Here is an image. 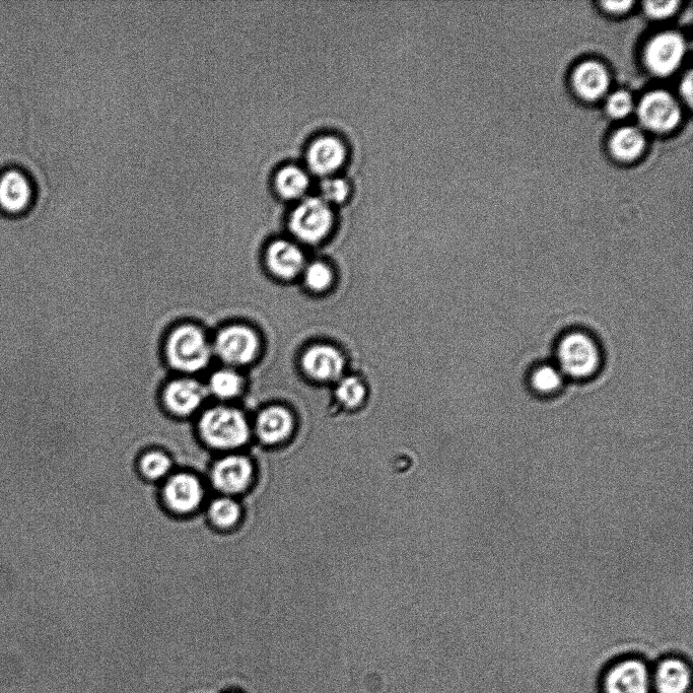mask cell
Here are the masks:
<instances>
[{"label": "cell", "mask_w": 693, "mask_h": 693, "mask_svg": "<svg viewBox=\"0 0 693 693\" xmlns=\"http://www.w3.org/2000/svg\"><path fill=\"white\" fill-rule=\"evenodd\" d=\"M173 467L171 458L161 451H151L140 460L141 472L150 480L166 477Z\"/></svg>", "instance_id": "cell-23"}, {"label": "cell", "mask_w": 693, "mask_h": 693, "mask_svg": "<svg viewBox=\"0 0 693 693\" xmlns=\"http://www.w3.org/2000/svg\"><path fill=\"white\" fill-rule=\"evenodd\" d=\"M601 4L606 11L619 14L629 11L634 2L632 0H621V2H602Z\"/></svg>", "instance_id": "cell-30"}, {"label": "cell", "mask_w": 693, "mask_h": 693, "mask_svg": "<svg viewBox=\"0 0 693 693\" xmlns=\"http://www.w3.org/2000/svg\"><path fill=\"white\" fill-rule=\"evenodd\" d=\"M346 155V148L338 137L323 135L308 148L306 162L313 174L327 178L342 168Z\"/></svg>", "instance_id": "cell-12"}, {"label": "cell", "mask_w": 693, "mask_h": 693, "mask_svg": "<svg viewBox=\"0 0 693 693\" xmlns=\"http://www.w3.org/2000/svg\"><path fill=\"white\" fill-rule=\"evenodd\" d=\"M558 360L563 375L575 379L592 376L600 364V354L594 340L584 333L565 336L559 344Z\"/></svg>", "instance_id": "cell-5"}, {"label": "cell", "mask_w": 693, "mask_h": 693, "mask_svg": "<svg viewBox=\"0 0 693 693\" xmlns=\"http://www.w3.org/2000/svg\"><path fill=\"white\" fill-rule=\"evenodd\" d=\"M302 365L306 374L312 379L330 382L341 376L344 359L332 346L315 345L304 354Z\"/></svg>", "instance_id": "cell-14"}, {"label": "cell", "mask_w": 693, "mask_h": 693, "mask_svg": "<svg viewBox=\"0 0 693 693\" xmlns=\"http://www.w3.org/2000/svg\"><path fill=\"white\" fill-rule=\"evenodd\" d=\"M608 113L615 118H623L628 116L634 109V100L632 95L623 90L612 93L606 102Z\"/></svg>", "instance_id": "cell-28"}, {"label": "cell", "mask_w": 693, "mask_h": 693, "mask_svg": "<svg viewBox=\"0 0 693 693\" xmlns=\"http://www.w3.org/2000/svg\"><path fill=\"white\" fill-rule=\"evenodd\" d=\"M265 258L272 274L283 280L294 279L305 268V258L300 248L285 240L272 242Z\"/></svg>", "instance_id": "cell-15"}, {"label": "cell", "mask_w": 693, "mask_h": 693, "mask_svg": "<svg viewBox=\"0 0 693 693\" xmlns=\"http://www.w3.org/2000/svg\"><path fill=\"white\" fill-rule=\"evenodd\" d=\"M211 521L221 529L234 527L241 517L240 505L232 498L226 496L216 499L209 508Z\"/></svg>", "instance_id": "cell-22"}, {"label": "cell", "mask_w": 693, "mask_h": 693, "mask_svg": "<svg viewBox=\"0 0 693 693\" xmlns=\"http://www.w3.org/2000/svg\"><path fill=\"white\" fill-rule=\"evenodd\" d=\"M350 192L351 188L349 183L337 177L324 178L320 186V198L329 205L331 203L338 204L344 202L348 199Z\"/></svg>", "instance_id": "cell-27"}, {"label": "cell", "mask_w": 693, "mask_h": 693, "mask_svg": "<svg viewBox=\"0 0 693 693\" xmlns=\"http://www.w3.org/2000/svg\"><path fill=\"white\" fill-rule=\"evenodd\" d=\"M207 389L198 381L188 378L173 380L163 391L165 407L177 417H189L205 400Z\"/></svg>", "instance_id": "cell-13"}, {"label": "cell", "mask_w": 693, "mask_h": 693, "mask_svg": "<svg viewBox=\"0 0 693 693\" xmlns=\"http://www.w3.org/2000/svg\"><path fill=\"white\" fill-rule=\"evenodd\" d=\"M639 118L644 126L666 132L677 126L681 118L679 104L666 91L657 90L643 97L638 108Z\"/></svg>", "instance_id": "cell-8"}, {"label": "cell", "mask_w": 693, "mask_h": 693, "mask_svg": "<svg viewBox=\"0 0 693 693\" xmlns=\"http://www.w3.org/2000/svg\"><path fill=\"white\" fill-rule=\"evenodd\" d=\"M600 693H654L652 664L640 655L618 657L603 671Z\"/></svg>", "instance_id": "cell-3"}, {"label": "cell", "mask_w": 693, "mask_h": 693, "mask_svg": "<svg viewBox=\"0 0 693 693\" xmlns=\"http://www.w3.org/2000/svg\"><path fill=\"white\" fill-rule=\"evenodd\" d=\"M253 466L242 455H228L220 459L212 469L215 488L229 496L245 492L253 479Z\"/></svg>", "instance_id": "cell-11"}, {"label": "cell", "mask_w": 693, "mask_h": 693, "mask_svg": "<svg viewBox=\"0 0 693 693\" xmlns=\"http://www.w3.org/2000/svg\"><path fill=\"white\" fill-rule=\"evenodd\" d=\"M686 52L681 35L664 32L655 36L646 49V61L651 71L659 76H669L680 66Z\"/></svg>", "instance_id": "cell-9"}, {"label": "cell", "mask_w": 693, "mask_h": 693, "mask_svg": "<svg viewBox=\"0 0 693 693\" xmlns=\"http://www.w3.org/2000/svg\"><path fill=\"white\" fill-rule=\"evenodd\" d=\"M304 279L307 287L313 292L327 290L333 281V273L323 262H313L305 268Z\"/></svg>", "instance_id": "cell-25"}, {"label": "cell", "mask_w": 693, "mask_h": 693, "mask_svg": "<svg viewBox=\"0 0 693 693\" xmlns=\"http://www.w3.org/2000/svg\"><path fill=\"white\" fill-rule=\"evenodd\" d=\"M32 199L28 178L19 171H10L0 178V207L9 214L25 211Z\"/></svg>", "instance_id": "cell-16"}, {"label": "cell", "mask_w": 693, "mask_h": 693, "mask_svg": "<svg viewBox=\"0 0 693 693\" xmlns=\"http://www.w3.org/2000/svg\"><path fill=\"white\" fill-rule=\"evenodd\" d=\"M531 382L535 390L548 394L560 389L563 384V374L560 369L544 366L534 372Z\"/></svg>", "instance_id": "cell-26"}, {"label": "cell", "mask_w": 693, "mask_h": 693, "mask_svg": "<svg viewBox=\"0 0 693 693\" xmlns=\"http://www.w3.org/2000/svg\"><path fill=\"white\" fill-rule=\"evenodd\" d=\"M646 138L637 127L625 126L614 132L610 148L613 155L622 161H633L644 151Z\"/></svg>", "instance_id": "cell-20"}, {"label": "cell", "mask_w": 693, "mask_h": 693, "mask_svg": "<svg viewBox=\"0 0 693 693\" xmlns=\"http://www.w3.org/2000/svg\"><path fill=\"white\" fill-rule=\"evenodd\" d=\"M692 661L670 654L652 665L654 693H692Z\"/></svg>", "instance_id": "cell-7"}, {"label": "cell", "mask_w": 693, "mask_h": 693, "mask_svg": "<svg viewBox=\"0 0 693 693\" xmlns=\"http://www.w3.org/2000/svg\"><path fill=\"white\" fill-rule=\"evenodd\" d=\"M294 421L284 407L271 406L258 415L256 431L261 441L276 444L286 440L292 433Z\"/></svg>", "instance_id": "cell-17"}, {"label": "cell", "mask_w": 693, "mask_h": 693, "mask_svg": "<svg viewBox=\"0 0 693 693\" xmlns=\"http://www.w3.org/2000/svg\"><path fill=\"white\" fill-rule=\"evenodd\" d=\"M273 185L276 193L282 198L298 200L308 192L310 177L302 168L289 165L275 174Z\"/></svg>", "instance_id": "cell-19"}, {"label": "cell", "mask_w": 693, "mask_h": 693, "mask_svg": "<svg viewBox=\"0 0 693 693\" xmlns=\"http://www.w3.org/2000/svg\"><path fill=\"white\" fill-rule=\"evenodd\" d=\"M677 0H665V2H646L644 4L647 14L654 19H665L672 16L678 9Z\"/></svg>", "instance_id": "cell-29"}, {"label": "cell", "mask_w": 693, "mask_h": 693, "mask_svg": "<svg viewBox=\"0 0 693 693\" xmlns=\"http://www.w3.org/2000/svg\"><path fill=\"white\" fill-rule=\"evenodd\" d=\"M367 391L364 384L355 377H346L337 385V399L345 406L356 407L362 404Z\"/></svg>", "instance_id": "cell-24"}, {"label": "cell", "mask_w": 693, "mask_h": 693, "mask_svg": "<svg viewBox=\"0 0 693 693\" xmlns=\"http://www.w3.org/2000/svg\"><path fill=\"white\" fill-rule=\"evenodd\" d=\"M212 346L201 328L194 324H182L173 329L165 343V355L169 365L179 372L195 374L209 366Z\"/></svg>", "instance_id": "cell-1"}, {"label": "cell", "mask_w": 693, "mask_h": 693, "mask_svg": "<svg viewBox=\"0 0 693 693\" xmlns=\"http://www.w3.org/2000/svg\"><path fill=\"white\" fill-rule=\"evenodd\" d=\"M333 223L330 205L320 197H309L297 205L289 225L296 238L307 244H316L327 237Z\"/></svg>", "instance_id": "cell-4"}, {"label": "cell", "mask_w": 693, "mask_h": 693, "mask_svg": "<svg viewBox=\"0 0 693 693\" xmlns=\"http://www.w3.org/2000/svg\"><path fill=\"white\" fill-rule=\"evenodd\" d=\"M577 92L585 99L595 100L602 97L609 88L610 77L606 67L597 61L581 63L573 76Z\"/></svg>", "instance_id": "cell-18"}, {"label": "cell", "mask_w": 693, "mask_h": 693, "mask_svg": "<svg viewBox=\"0 0 693 693\" xmlns=\"http://www.w3.org/2000/svg\"><path fill=\"white\" fill-rule=\"evenodd\" d=\"M244 387L241 375L233 369H222L215 372L209 381L207 391L222 400L234 399L240 395Z\"/></svg>", "instance_id": "cell-21"}, {"label": "cell", "mask_w": 693, "mask_h": 693, "mask_svg": "<svg viewBox=\"0 0 693 693\" xmlns=\"http://www.w3.org/2000/svg\"><path fill=\"white\" fill-rule=\"evenodd\" d=\"M683 98L688 101L689 104L692 102V74L688 73L687 77L684 78L680 87Z\"/></svg>", "instance_id": "cell-31"}, {"label": "cell", "mask_w": 693, "mask_h": 693, "mask_svg": "<svg viewBox=\"0 0 693 693\" xmlns=\"http://www.w3.org/2000/svg\"><path fill=\"white\" fill-rule=\"evenodd\" d=\"M163 498L171 511L185 515L193 513L200 507L204 490L195 475L181 472L168 479L163 489Z\"/></svg>", "instance_id": "cell-10"}, {"label": "cell", "mask_w": 693, "mask_h": 693, "mask_svg": "<svg viewBox=\"0 0 693 693\" xmlns=\"http://www.w3.org/2000/svg\"><path fill=\"white\" fill-rule=\"evenodd\" d=\"M215 353L231 367H241L254 361L259 353L260 341L256 332L243 324H232L218 333Z\"/></svg>", "instance_id": "cell-6"}, {"label": "cell", "mask_w": 693, "mask_h": 693, "mask_svg": "<svg viewBox=\"0 0 693 693\" xmlns=\"http://www.w3.org/2000/svg\"><path fill=\"white\" fill-rule=\"evenodd\" d=\"M198 430L205 444L217 450L238 449L250 438L244 413L229 406L207 409L199 420Z\"/></svg>", "instance_id": "cell-2"}]
</instances>
